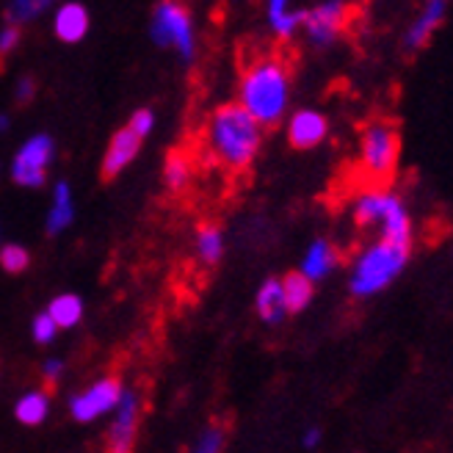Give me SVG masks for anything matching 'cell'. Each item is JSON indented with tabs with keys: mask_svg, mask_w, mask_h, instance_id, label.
<instances>
[{
	"mask_svg": "<svg viewBox=\"0 0 453 453\" xmlns=\"http://www.w3.org/2000/svg\"><path fill=\"white\" fill-rule=\"evenodd\" d=\"M265 127L238 103H224L213 108L205 122L202 144L213 161L230 172H246L263 150Z\"/></svg>",
	"mask_w": 453,
	"mask_h": 453,
	"instance_id": "obj_1",
	"label": "cell"
},
{
	"mask_svg": "<svg viewBox=\"0 0 453 453\" xmlns=\"http://www.w3.org/2000/svg\"><path fill=\"white\" fill-rule=\"evenodd\" d=\"M293 97V78L288 64L277 56H263L243 66L235 88V103L243 105L263 127L285 122Z\"/></svg>",
	"mask_w": 453,
	"mask_h": 453,
	"instance_id": "obj_2",
	"label": "cell"
},
{
	"mask_svg": "<svg viewBox=\"0 0 453 453\" xmlns=\"http://www.w3.org/2000/svg\"><path fill=\"white\" fill-rule=\"evenodd\" d=\"M412 246H401L393 241L376 238L368 246H362L349 268V290L357 299L379 296L388 290L401 274L406 263H410Z\"/></svg>",
	"mask_w": 453,
	"mask_h": 453,
	"instance_id": "obj_3",
	"label": "cell"
},
{
	"mask_svg": "<svg viewBox=\"0 0 453 453\" xmlns=\"http://www.w3.org/2000/svg\"><path fill=\"white\" fill-rule=\"evenodd\" d=\"M351 219L357 226H379V238L384 241L412 246V216L395 191L368 188L357 194L351 202Z\"/></svg>",
	"mask_w": 453,
	"mask_h": 453,
	"instance_id": "obj_4",
	"label": "cell"
},
{
	"mask_svg": "<svg viewBox=\"0 0 453 453\" xmlns=\"http://www.w3.org/2000/svg\"><path fill=\"white\" fill-rule=\"evenodd\" d=\"M150 39L155 48L172 50L183 64L196 61L199 36L191 9L183 0H161L150 14Z\"/></svg>",
	"mask_w": 453,
	"mask_h": 453,
	"instance_id": "obj_5",
	"label": "cell"
},
{
	"mask_svg": "<svg viewBox=\"0 0 453 453\" xmlns=\"http://www.w3.org/2000/svg\"><path fill=\"white\" fill-rule=\"evenodd\" d=\"M401 157V133L393 122L376 119L359 135V166L373 180H390Z\"/></svg>",
	"mask_w": 453,
	"mask_h": 453,
	"instance_id": "obj_6",
	"label": "cell"
},
{
	"mask_svg": "<svg viewBox=\"0 0 453 453\" xmlns=\"http://www.w3.org/2000/svg\"><path fill=\"white\" fill-rule=\"evenodd\" d=\"M53 164H56V139L50 133H31L14 150L9 161V177L19 188H44Z\"/></svg>",
	"mask_w": 453,
	"mask_h": 453,
	"instance_id": "obj_7",
	"label": "cell"
},
{
	"mask_svg": "<svg viewBox=\"0 0 453 453\" xmlns=\"http://www.w3.org/2000/svg\"><path fill=\"white\" fill-rule=\"evenodd\" d=\"M122 390H125V384L119 376H111V373L100 376L92 384H86L83 390H78L75 395H70V401H66V412H70V418L81 426L97 423L113 412Z\"/></svg>",
	"mask_w": 453,
	"mask_h": 453,
	"instance_id": "obj_8",
	"label": "cell"
},
{
	"mask_svg": "<svg viewBox=\"0 0 453 453\" xmlns=\"http://www.w3.org/2000/svg\"><path fill=\"white\" fill-rule=\"evenodd\" d=\"M111 423L105 428V442L113 453H130L139 440V426H142V393L125 388L113 412L108 415Z\"/></svg>",
	"mask_w": 453,
	"mask_h": 453,
	"instance_id": "obj_9",
	"label": "cell"
},
{
	"mask_svg": "<svg viewBox=\"0 0 453 453\" xmlns=\"http://www.w3.org/2000/svg\"><path fill=\"white\" fill-rule=\"evenodd\" d=\"M349 22V4L346 0H324V4L312 6L304 12L302 19V31L304 39L312 44V48H332V44L343 36Z\"/></svg>",
	"mask_w": 453,
	"mask_h": 453,
	"instance_id": "obj_10",
	"label": "cell"
},
{
	"mask_svg": "<svg viewBox=\"0 0 453 453\" xmlns=\"http://www.w3.org/2000/svg\"><path fill=\"white\" fill-rule=\"evenodd\" d=\"M285 119H288L285 135H288V144L293 150L310 152L329 139V119H326V113L319 108H299Z\"/></svg>",
	"mask_w": 453,
	"mask_h": 453,
	"instance_id": "obj_11",
	"label": "cell"
},
{
	"mask_svg": "<svg viewBox=\"0 0 453 453\" xmlns=\"http://www.w3.org/2000/svg\"><path fill=\"white\" fill-rule=\"evenodd\" d=\"M50 31L64 44H81L92 31V12L81 0H58L50 12Z\"/></svg>",
	"mask_w": 453,
	"mask_h": 453,
	"instance_id": "obj_12",
	"label": "cell"
},
{
	"mask_svg": "<svg viewBox=\"0 0 453 453\" xmlns=\"http://www.w3.org/2000/svg\"><path fill=\"white\" fill-rule=\"evenodd\" d=\"M142 144H144L142 135H135L127 125L119 127L117 133L111 135V142H108V147H105V152H103V161H100L103 177H105V180L119 177V174L135 161V157H139Z\"/></svg>",
	"mask_w": 453,
	"mask_h": 453,
	"instance_id": "obj_13",
	"label": "cell"
},
{
	"mask_svg": "<svg viewBox=\"0 0 453 453\" xmlns=\"http://www.w3.org/2000/svg\"><path fill=\"white\" fill-rule=\"evenodd\" d=\"M75 216H78V205L70 180H56L50 188V208L44 213V233L50 238L64 235L75 224Z\"/></svg>",
	"mask_w": 453,
	"mask_h": 453,
	"instance_id": "obj_14",
	"label": "cell"
},
{
	"mask_svg": "<svg viewBox=\"0 0 453 453\" xmlns=\"http://www.w3.org/2000/svg\"><path fill=\"white\" fill-rule=\"evenodd\" d=\"M445 17H448V0H426L418 17L412 19V26L403 34V48L410 53L423 50L437 34V28L445 22Z\"/></svg>",
	"mask_w": 453,
	"mask_h": 453,
	"instance_id": "obj_15",
	"label": "cell"
},
{
	"mask_svg": "<svg viewBox=\"0 0 453 453\" xmlns=\"http://www.w3.org/2000/svg\"><path fill=\"white\" fill-rule=\"evenodd\" d=\"M340 263V255L337 249L329 238H315L302 255V263H299V271L304 277H310L312 282H324L334 274V268Z\"/></svg>",
	"mask_w": 453,
	"mask_h": 453,
	"instance_id": "obj_16",
	"label": "cell"
},
{
	"mask_svg": "<svg viewBox=\"0 0 453 453\" xmlns=\"http://www.w3.org/2000/svg\"><path fill=\"white\" fill-rule=\"evenodd\" d=\"M255 312L265 326H280L288 319V307L282 296V280L280 277H268L260 282L255 293Z\"/></svg>",
	"mask_w": 453,
	"mask_h": 453,
	"instance_id": "obj_17",
	"label": "cell"
},
{
	"mask_svg": "<svg viewBox=\"0 0 453 453\" xmlns=\"http://www.w3.org/2000/svg\"><path fill=\"white\" fill-rule=\"evenodd\" d=\"M53 412V398L48 390L42 388H34V390H26L17 401H14V420L26 428H36L42 426L44 420L50 418Z\"/></svg>",
	"mask_w": 453,
	"mask_h": 453,
	"instance_id": "obj_18",
	"label": "cell"
},
{
	"mask_svg": "<svg viewBox=\"0 0 453 453\" xmlns=\"http://www.w3.org/2000/svg\"><path fill=\"white\" fill-rule=\"evenodd\" d=\"M290 4H293V0H265L268 28L282 42H290L293 36H296L302 31V19H304V12L293 9Z\"/></svg>",
	"mask_w": 453,
	"mask_h": 453,
	"instance_id": "obj_19",
	"label": "cell"
},
{
	"mask_svg": "<svg viewBox=\"0 0 453 453\" xmlns=\"http://www.w3.org/2000/svg\"><path fill=\"white\" fill-rule=\"evenodd\" d=\"M224 252H226V238H224L221 226L202 224L194 233V257L205 268H213L224 260Z\"/></svg>",
	"mask_w": 453,
	"mask_h": 453,
	"instance_id": "obj_20",
	"label": "cell"
},
{
	"mask_svg": "<svg viewBox=\"0 0 453 453\" xmlns=\"http://www.w3.org/2000/svg\"><path fill=\"white\" fill-rule=\"evenodd\" d=\"M48 312L61 332H70V329L81 326V321L86 319V304L78 293L66 290V293H58V296H53L48 302Z\"/></svg>",
	"mask_w": 453,
	"mask_h": 453,
	"instance_id": "obj_21",
	"label": "cell"
},
{
	"mask_svg": "<svg viewBox=\"0 0 453 453\" xmlns=\"http://www.w3.org/2000/svg\"><path fill=\"white\" fill-rule=\"evenodd\" d=\"M282 280V296H285V307H288V315L293 312H304L310 304H312V296H315V282L310 277H304L302 271H290V274L280 277Z\"/></svg>",
	"mask_w": 453,
	"mask_h": 453,
	"instance_id": "obj_22",
	"label": "cell"
},
{
	"mask_svg": "<svg viewBox=\"0 0 453 453\" xmlns=\"http://www.w3.org/2000/svg\"><path fill=\"white\" fill-rule=\"evenodd\" d=\"M164 186L172 194H183L188 191V186L194 183V161L186 152H169V157L164 161Z\"/></svg>",
	"mask_w": 453,
	"mask_h": 453,
	"instance_id": "obj_23",
	"label": "cell"
},
{
	"mask_svg": "<svg viewBox=\"0 0 453 453\" xmlns=\"http://www.w3.org/2000/svg\"><path fill=\"white\" fill-rule=\"evenodd\" d=\"M56 4L58 0H9L6 19L14 22V26H31V22H36L48 12H53Z\"/></svg>",
	"mask_w": 453,
	"mask_h": 453,
	"instance_id": "obj_24",
	"label": "cell"
},
{
	"mask_svg": "<svg viewBox=\"0 0 453 453\" xmlns=\"http://www.w3.org/2000/svg\"><path fill=\"white\" fill-rule=\"evenodd\" d=\"M0 268L6 274H26L31 268V252L22 243H0Z\"/></svg>",
	"mask_w": 453,
	"mask_h": 453,
	"instance_id": "obj_25",
	"label": "cell"
},
{
	"mask_svg": "<svg viewBox=\"0 0 453 453\" xmlns=\"http://www.w3.org/2000/svg\"><path fill=\"white\" fill-rule=\"evenodd\" d=\"M226 448V428L219 423L205 426L194 440V450L196 453H221Z\"/></svg>",
	"mask_w": 453,
	"mask_h": 453,
	"instance_id": "obj_26",
	"label": "cell"
},
{
	"mask_svg": "<svg viewBox=\"0 0 453 453\" xmlns=\"http://www.w3.org/2000/svg\"><path fill=\"white\" fill-rule=\"evenodd\" d=\"M58 334H61V329L56 326V321L50 319L48 310L36 312L34 319H31V340H34L36 346H50V343H56Z\"/></svg>",
	"mask_w": 453,
	"mask_h": 453,
	"instance_id": "obj_27",
	"label": "cell"
},
{
	"mask_svg": "<svg viewBox=\"0 0 453 453\" xmlns=\"http://www.w3.org/2000/svg\"><path fill=\"white\" fill-rule=\"evenodd\" d=\"M127 127L135 133V135H142V139H147V135L155 130V111L152 108H135L130 113V119H127Z\"/></svg>",
	"mask_w": 453,
	"mask_h": 453,
	"instance_id": "obj_28",
	"label": "cell"
},
{
	"mask_svg": "<svg viewBox=\"0 0 453 453\" xmlns=\"http://www.w3.org/2000/svg\"><path fill=\"white\" fill-rule=\"evenodd\" d=\"M22 42V26H14V22H6L0 28V58H9Z\"/></svg>",
	"mask_w": 453,
	"mask_h": 453,
	"instance_id": "obj_29",
	"label": "cell"
},
{
	"mask_svg": "<svg viewBox=\"0 0 453 453\" xmlns=\"http://www.w3.org/2000/svg\"><path fill=\"white\" fill-rule=\"evenodd\" d=\"M39 373H42V379L48 381V384H56V381H61L64 379V373H66V362L61 359V357H48L39 365Z\"/></svg>",
	"mask_w": 453,
	"mask_h": 453,
	"instance_id": "obj_30",
	"label": "cell"
},
{
	"mask_svg": "<svg viewBox=\"0 0 453 453\" xmlns=\"http://www.w3.org/2000/svg\"><path fill=\"white\" fill-rule=\"evenodd\" d=\"M34 97H36V81L31 75L17 78V83H14V103L17 105H28Z\"/></svg>",
	"mask_w": 453,
	"mask_h": 453,
	"instance_id": "obj_31",
	"label": "cell"
},
{
	"mask_svg": "<svg viewBox=\"0 0 453 453\" xmlns=\"http://www.w3.org/2000/svg\"><path fill=\"white\" fill-rule=\"evenodd\" d=\"M321 442H324V432H321L319 426H310L307 432L302 434V448H304V450H315Z\"/></svg>",
	"mask_w": 453,
	"mask_h": 453,
	"instance_id": "obj_32",
	"label": "cell"
},
{
	"mask_svg": "<svg viewBox=\"0 0 453 453\" xmlns=\"http://www.w3.org/2000/svg\"><path fill=\"white\" fill-rule=\"evenodd\" d=\"M12 127V117L9 113H0V133H6Z\"/></svg>",
	"mask_w": 453,
	"mask_h": 453,
	"instance_id": "obj_33",
	"label": "cell"
},
{
	"mask_svg": "<svg viewBox=\"0 0 453 453\" xmlns=\"http://www.w3.org/2000/svg\"><path fill=\"white\" fill-rule=\"evenodd\" d=\"M0 172H4V169H0Z\"/></svg>",
	"mask_w": 453,
	"mask_h": 453,
	"instance_id": "obj_34",
	"label": "cell"
}]
</instances>
